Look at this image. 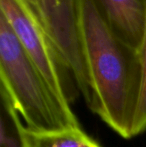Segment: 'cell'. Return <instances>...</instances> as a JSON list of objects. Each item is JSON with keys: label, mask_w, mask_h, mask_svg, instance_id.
<instances>
[{"label": "cell", "mask_w": 146, "mask_h": 147, "mask_svg": "<svg viewBox=\"0 0 146 147\" xmlns=\"http://www.w3.org/2000/svg\"><path fill=\"white\" fill-rule=\"evenodd\" d=\"M115 34L138 51L144 28L142 0H95Z\"/></svg>", "instance_id": "cell-4"}, {"label": "cell", "mask_w": 146, "mask_h": 147, "mask_svg": "<svg viewBox=\"0 0 146 147\" xmlns=\"http://www.w3.org/2000/svg\"><path fill=\"white\" fill-rule=\"evenodd\" d=\"M0 81V87L10 97L29 129L49 132L79 126L71 107L61 102L51 90L2 15Z\"/></svg>", "instance_id": "cell-2"}, {"label": "cell", "mask_w": 146, "mask_h": 147, "mask_svg": "<svg viewBox=\"0 0 146 147\" xmlns=\"http://www.w3.org/2000/svg\"><path fill=\"white\" fill-rule=\"evenodd\" d=\"M23 138L25 147H101L80 126L49 132L34 131L24 126Z\"/></svg>", "instance_id": "cell-5"}, {"label": "cell", "mask_w": 146, "mask_h": 147, "mask_svg": "<svg viewBox=\"0 0 146 147\" xmlns=\"http://www.w3.org/2000/svg\"><path fill=\"white\" fill-rule=\"evenodd\" d=\"M144 7V28L141 44L138 49L139 60L141 65V89L138 104L133 123V136L138 135L146 130V0H142Z\"/></svg>", "instance_id": "cell-7"}, {"label": "cell", "mask_w": 146, "mask_h": 147, "mask_svg": "<svg viewBox=\"0 0 146 147\" xmlns=\"http://www.w3.org/2000/svg\"><path fill=\"white\" fill-rule=\"evenodd\" d=\"M1 14L51 90L70 106L77 88L66 58L27 0H0ZM78 89V88H77Z\"/></svg>", "instance_id": "cell-3"}, {"label": "cell", "mask_w": 146, "mask_h": 147, "mask_svg": "<svg viewBox=\"0 0 146 147\" xmlns=\"http://www.w3.org/2000/svg\"><path fill=\"white\" fill-rule=\"evenodd\" d=\"M23 128L13 102L0 87V147H25Z\"/></svg>", "instance_id": "cell-6"}, {"label": "cell", "mask_w": 146, "mask_h": 147, "mask_svg": "<svg viewBox=\"0 0 146 147\" xmlns=\"http://www.w3.org/2000/svg\"><path fill=\"white\" fill-rule=\"evenodd\" d=\"M28 2H29L30 4H31V6L34 8V10L36 11L37 15L40 17V19L42 20V15H41V8H40V2H39V0H27ZM43 22V20H42Z\"/></svg>", "instance_id": "cell-8"}, {"label": "cell", "mask_w": 146, "mask_h": 147, "mask_svg": "<svg viewBox=\"0 0 146 147\" xmlns=\"http://www.w3.org/2000/svg\"><path fill=\"white\" fill-rule=\"evenodd\" d=\"M75 8L97 115L123 138L133 137L142 78L138 51L115 34L95 0H75Z\"/></svg>", "instance_id": "cell-1"}]
</instances>
